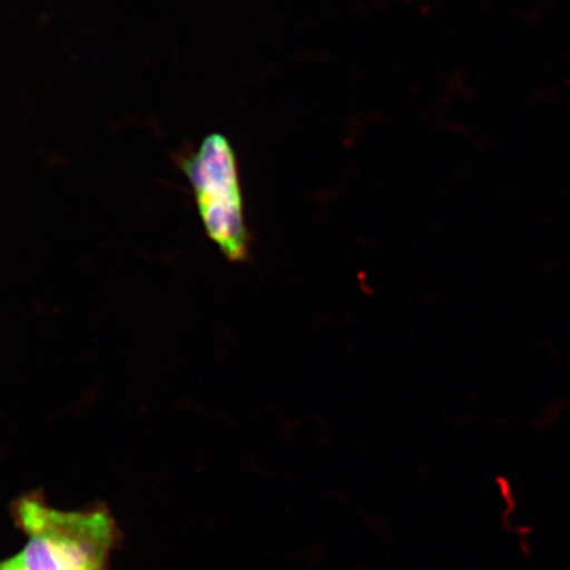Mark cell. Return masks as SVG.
Listing matches in <instances>:
<instances>
[{"mask_svg": "<svg viewBox=\"0 0 570 570\" xmlns=\"http://www.w3.org/2000/svg\"><path fill=\"white\" fill-rule=\"evenodd\" d=\"M10 512L24 535L14 553L21 570H111L119 528L104 505L59 509L41 491H31L14 499Z\"/></svg>", "mask_w": 570, "mask_h": 570, "instance_id": "6da1fadb", "label": "cell"}, {"mask_svg": "<svg viewBox=\"0 0 570 570\" xmlns=\"http://www.w3.org/2000/svg\"><path fill=\"white\" fill-rule=\"evenodd\" d=\"M181 170L193 187L198 216L208 238L235 264L249 258L245 200L238 159L225 135H206L200 146L183 157Z\"/></svg>", "mask_w": 570, "mask_h": 570, "instance_id": "7a4b0ae2", "label": "cell"}, {"mask_svg": "<svg viewBox=\"0 0 570 570\" xmlns=\"http://www.w3.org/2000/svg\"><path fill=\"white\" fill-rule=\"evenodd\" d=\"M0 570H21L20 564H18L17 558L14 554L6 558V560L0 561Z\"/></svg>", "mask_w": 570, "mask_h": 570, "instance_id": "3957f363", "label": "cell"}]
</instances>
